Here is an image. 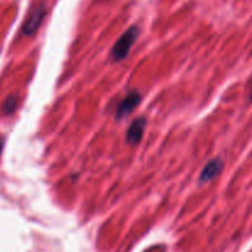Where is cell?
<instances>
[{
    "label": "cell",
    "instance_id": "8",
    "mask_svg": "<svg viewBox=\"0 0 252 252\" xmlns=\"http://www.w3.org/2000/svg\"><path fill=\"white\" fill-rule=\"evenodd\" d=\"M250 100L252 101V85H251V94H250Z\"/></svg>",
    "mask_w": 252,
    "mask_h": 252
},
{
    "label": "cell",
    "instance_id": "2",
    "mask_svg": "<svg viewBox=\"0 0 252 252\" xmlns=\"http://www.w3.org/2000/svg\"><path fill=\"white\" fill-rule=\"evenodd\" d=\"M46 14L47 10L44 4H38L34 7H32L30 14L27 15V19L25 21L24 26H22V32L26 36H32L33 33H36V31L39 29L42 22H43Z\"/></svg>",
    "mask_w": 252,
    "mask_h": 252
},
{
    "label": "cell",
    "instance_id": "3",
    "mask_svg": "<svg viewBox=\"0 0 252 252\" xmlns=\"http://www.w3.org/2000/svg\"><path fill=\"white\" fill-rule=\"evenodd\" d=\"M140 100H142V95L139 94V91L133 90L128 93L123 97V100L118 103L117 110H116V117L118 120H122L126 116L130 115L134 111V108L139 105Z\"/></svg>",
    "mask_w": 252,
    "mask_h": 252
},
{
    "label": "cell",
    "instance_id": "6",
    "mask_svg": "<svg viewBox=\"0 0 252 252\" xmlns=\"http://www.w3.org/2000/svg\"><path fill=\"white\" fill-rule=\"evenodd\" d=\"M16 103H17V100L15 96H10V97H7V100L5 101L4 103V111L6 115H10V113H12L15 111V108H16Z\"/></svg>",
    "mask_w": 252,
    "mask_h": 252
},
{
    "label": "cell",
    "instance_id": "5",
    "mask_svg": "<svg viewBox=\"0 0 252 252\" xmlns=\"http://www.w3.org/2000/svg\"><path fill=\"white\" fill-rule=\"evenodd\" d=\"M145 126H147V120L144 117L135 118L130 123L129 128L127 130V142L130 145H137L142 140L145 130Z\"/></svg>",
    "mask_w": 252,
    "mask_h": 252
},
{
    "label": "cell",
    "instance_id": "1",
    "mask_svg": "<svg viewBox=\"0 0 252 252\" xmlns=\"http://www.w3.org/2000/svg\"><path fill=\"white\" fill-rule=\"evenodd\" d=\"M138 34H139V29L137 26H132L122 34V36L118 38V41L116 42L115 46L111 49V59L113 62H121L123 59L127 58V56L129 54L130 48L134 44L135 39L138 38Z\"/></svg>",
    "mask_w": 252,
    "mask_h": 252
},
{
    "label": "cell",
    "instance_id": "4",
    "mask_svg": "<svg viewBox=\"0 0 252 252\" xmlns=\"http://www.w3.org/2000/svg\"><path fill=\"white\" fill-rule=\"evenodd\" d=\"M223 167L224 162L220 158H216V159L207 162L206 166L203 167V170H202L201 174H199V184L204 185L213 181L217 176L220 175V172L223 171Z\"/></svg>",
    "mask_w": 252,
    "mask_h": 252
},
{
    "label": "cell",
    "instance_id": "7",
    "mask_svg": "<svg viewBox=\"0 0 252 252\" xmlns=\"http://www.w3.org/2000/svg\"><path fill=\"white\" fill-rule=\"evenodd\" d=\"M2 147H4V139H2V138L0 137V155H1V152H2Z\"/></svg>",
    "mask_w": 252,
    "mask_h": 252
}]
</instances>
